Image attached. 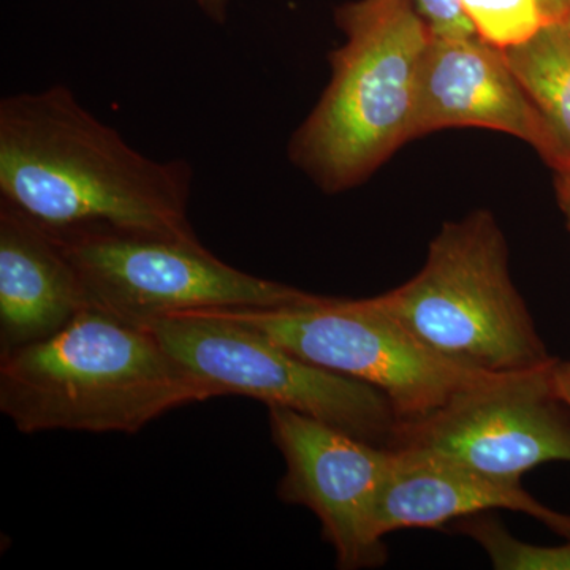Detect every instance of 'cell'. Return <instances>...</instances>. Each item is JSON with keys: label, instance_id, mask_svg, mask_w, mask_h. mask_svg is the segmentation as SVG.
Listing matches in <instances>:
<instances>
[{"label": "cell", "instance_id": "1", "mask_svg": "<svg viewBox=\"0 0 570 570\" xmlns=\"http://www.w3.org/2000/svg\"><path fill=\"white\" fill-rule=\"evenodd\" d=\"M193 170L124 140L66 86L0 102V200L52 234L126 230L197 238Z\"/></svg>", "mask_w": 570, "mask_h": 570}, {"label": "cell", "instance_id": "2", "mask_svg": "<svg viewBox=\"0 0 570 570\" xmlns=\"http://www.w3.org/2000/svg\"><path fill=\"white\" fill-rule=\"evenodd\" d=\"M217 396L148 328L92 306L47 340L0 356V411L24 434H135Z\"/></svg>", "mask_w": 570, "mask_h": 570}, {"label": "cell", "instance_id": "3", "mask_svg": "<svg viewBox=\"0 0 570 570\" xmlns=\"http://www.w3.org/2000/svg\"><path fill=\"white\" fill-rule=\"evenodd\" d=\"M344 43L288 156L326 194L365 181L412 140L419 71L433 32L412 0H354L336 10Z\"/></svg>", "mask_w": 570, "mask_h": 570}, {"label": "cell", "instance_id": "4", "mask_svg": "<svg viewBox=\"0 0 570 570\" xmlns=\"http://www.w3.org/2000/svg\"><path fill=\"white\" fill-rule=\"evenodd\" d=\"M370 302L466 370L512 374L554 360L510 277L508 242L487 209L442 225L417 275Z\"/></svg>", "mask_w": 570, "mask_h": 570}, {"label": "cell", "instance_id": "5", "mask_svg": "<svg viewBox=\"0 0 570 570\" xmlns=\"http://www.w3.org/2000/svg\"><path fill=\"white\" fill-rule=\"evenodd\" d=\"M145 328L220 396L243 395L268 407L291 409L370 444L392 448L400 419L381 390L306 362L250 326L198 309L157 318Z\"/></svg>", "mask_w": 570, "mask_h": 570}, {"label": "cell", "instance_id": "6", "mask_svg": "<svg viewBox=\"0 0 570 570\" xmlns=\"http://www.w3.org/2000/svg\"><path fill=\"white\" fill-rule=\"evenodd\" d=\"M212 311L264 333L306 362L381 390L400 423L425 419L461 393L508 376L453 365L377 311L370 298L318 295L306 305Z\"/></svg>", "mask_w": 570, "mask_h": 570}, {"label": "cell", "instance_id": "7", "mask_svg": "<svg viewBox=\"0 0 570 570\" xmlns=\"http://www.w3.org/2000/svg\"><path fill=\"white\" fill-rule=\"evenodd\" d=\"M52 235L73 262L89 306L134 325L189 311L296 306L318 298L225 264L198 236L108 228Z\"/></svg>", "mask_w": 570, "mask_h": 570}, {"label": "cell", "instance_id": "8", "mask_svg": "<svg viewBox=\"0 0 570 570\" xmlns=\"http://www.w3.org/2000/svg\"><path fill=\"white\" fill-rule=\"evenodd\" d=\"M558 360L468 390L444 407L400 423L392 448L520 482L547 463H570V411L558 396Z\"/></svg>", "mask_w": 570, "mask_h": 570}, {"label": "cell", "instance_id": "9", "mask_svg": "<svg viewBox=\"0 0 570 570\" xmlns=\"http://www.w3.org/2000/svg\"><path fill=\"white\" fill-rule=\"evenodd\" d=\"M269 431L285 472L277 497L316 513L336 566L371 569L387 562L377 534L379 497L396 464V452L379 448L291 409L268 407Z\"/></svg>", "mask_w": 570, "mask_h": 570}, {"label": "cell", "instance_id": "10", "mask_svg": "<svg viewBox=\"0 0 570 570\" xmlns=\"http://www.w3.org/2000/svg\"><path fill=\"white\" fill-rule=\"evenodd\" d=\"M449 127L512 135L531 145L551 167H560L557 142L504 51L479 36H431L423 55L412 138Z\"/></svg>", "mask_w": 570, "mask_h": 570}, {"label": "cell", "instance_id": "11", "mask_svg": "<svg viewBox=\"0 0 570 570\" xmlns=\"http://www.w3.org/2000/svg\"><path fill=\"white\" fill-rule=\"evenodd\" d=\"M89 307L59 239L0 200V356L47 340Z\"/></svg>", "mask_w": 570, "mask_h": 570}, {"label": "cell", "instance_id": "12", "mask_svg": "<svg viewBox=\"0 0 570 570\" xmlns=\"http://www.w3.org/2000/svg\"><path fill=\"white\" fill-rule=\"evenodd\" d=\"M393 450L396 464L376 509V530L382 539L407 528L441 530L450 521L498 509L530 515L570 539V515L547 508L520 482L491 479L456 464Z\"/></svg>", "mask_w": 570, "mask_h": 570}, {"label": "cell", "instance_id": "13", "mask_svg": "<svg viewBox=\"0 0 570 570\" xmlns=\"http://www.w3.org/2000/svg\"><path fill=\"white\" fill-rule=\"evenodd\" d=\"M504 51L509 66L549 127L560 153L558 171H570V32L551 24Z\"/></svg>", "mask_w": 570, "mask_h": 570}, {"label": "cell", "instance_id": "14", "mask_svg": "<svg viewBox=\"0 0 570 570\" xmlns=\"http://www.w3.org/2000/svg\"><path fill=\"white\" fill-rule=\"evenodd\" d=\"M459 530L475 540L498 570H570V539L564 546L539 547L521 542L498 520L472 515Z\"/></svg>", "mask_w": 570, "mask_h": 570}, {"label": "cell", "instance_id": "15", "mask_svg": "<svg viewBox=\"0 0 570 570\" xmlns=\"http://www.w3.org/2000/svg\"><path fill=\"white\" fill-rule=\"evenodd\" d=\"M480 39L508 50L534 37L543 26L538 0H460Z\"/></svg>", "mask_w": 570, "mask_h": 570}, {"label": "cell", "instance_id": "16", "mask_svg": "<svg viewBox=\"0 0 570 570\" xmlns=\"http://www.w3.org/2000/svg\"><path fill=\"white\" fill-rule=\"evenodd\" d=\"M412 3L433 36H478L461 9L460 0H412Z\"/></svg>", "mask_w": 570, "mask_h": 570}, {"label": "cell", "instance_id": "17", "mask_svg": "<svg viewBox=\"0 0 570 570\" xmlns=\"http://www.w3.org/2000/svg\"><path fill=\"white\" fill-rule=\"evenodd\" d=\"M543 26L566 24L570 18V0H538Z\"/></svg>", "mask_w": 570, "mask_h": 570}, {"label": "cell", "instance_id": "18", "mask_svg": "<svg viewBox=\"0 0 570 570\" xmlns=\"http://www.w3.org/2000/svg\"><path fill=\"white\" fill-rule=\"evenodd\" d=\"M193 2L208 20L216 22V24H225V21H227L230 0H193Z\"/></svg>", "mask_w": 570, "mask_h": 570}, {"label": "cell", "instance_id": "19", "mask_svg": "<svg viewBox=\"0 0 570 570\" xmlns=\"http://www.w3.org/2000/svg\"><path fill=\"white\" fill-rule=\"evenodd\" d=\"M553 384L558 396L570 411V362H557L553 367Z\"/></svg>", "mask_w": 570, "mask_h": 570}, {"label": "cell", "instance_id": "20", "mask_svg": "<svg viewBox=\"0 0 570 570\" xmlns=\"http://www.w3.org/2000/svg\"><path fill=\"white\" fill-rule=\"evenodd\" d=\"M558 197H560V205L562 213H564L566 220L570 230V171H560L558 178Z\"/></svg>", "mask_w": 570, "mask_h": 570}, {"label": "cell", "instance_id": "21", "mask_svg": "<svg viewBox=\"0 0 570 570\" xmlns=\"http://www.w3.org/2000/svg\"><path fill=\"white\" fill-rule=\"evenodd\" d=\"M566 26H568V29H569V32H570V18H569L568 22H566Z\"/></svg>", "mask_w": 570, "mask_h": 570}]
</instances>
